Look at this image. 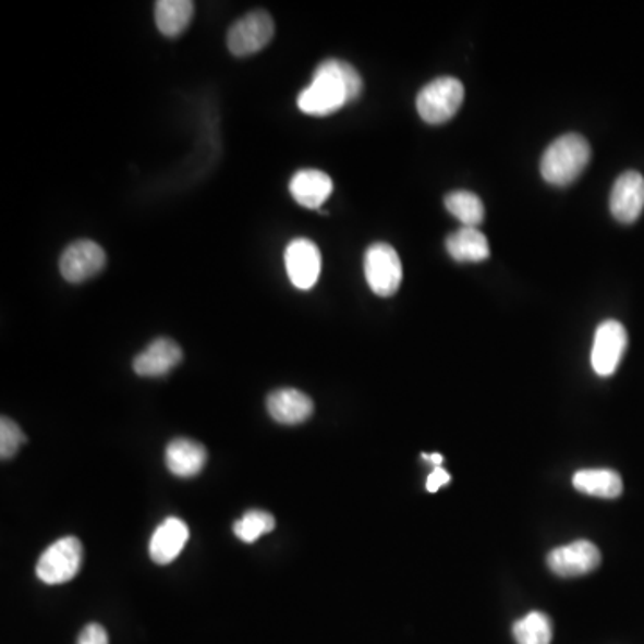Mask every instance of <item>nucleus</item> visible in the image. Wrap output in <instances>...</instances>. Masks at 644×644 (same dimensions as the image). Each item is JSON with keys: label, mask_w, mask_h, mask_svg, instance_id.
I'll use <instances>...</instances> for the list:
<instances>
[{"label": "nucleus", "mask_w": 644, "mask_h": 644, "mask_svg": "<svg viewBox=\"0 0 644 644\" xmlns=\"http://www.w3.org/2000/svg\"><path fill=\"white\" fill-rule=\"evenodd\" d=\"M364 81L355 66L340 60H326L317 66L314 80L297 97V108L312 117L331 116L359 99Z\"/></svg>", "instance_id": "nucleus-1"}, {"label": "nucleus", "mask_w": 644, "mask_h": 644, "mask_svg": "<svg viewBox=\"0 0 644 644\" xmlns=\"http://www.w3.org/2000/svg\"><path fill=\"white\" fill-rule=\"evenodd\" d=\"M591 160V145L584 136L570 133L548 145L540 160V174L546 183L568 186L579 180Z\"/></svg>", "instance_id": "nucleus-2"}, {"label": "nucleus", "mask_w": 644, "mask_h": 644, "mask_svg": "<svg viewBox=\"0 0 644 644\" xmlns=\"http://www.w3.org/2000/svg\"><path fill=\"white\" fill-rule=\"evenodd\" d=\"M464 94V85L457 77H437L420 92L417 113L428 124H445L459 113Z\"/></svg>", "instance_id": "nucleus-3"}, {"label": "nucleus", "mask_w": 644, "mask_h": 644, "mask_svg": "<svg viewBox=\"0 0 644 644\" xmlns=\"http://www.w3.org/2000/svg\"><path fill=\"white\" fill-rule=\"evenodd\" d=\"M364 272L367 285L376 295H394L403 280V265L398 251L384 242L370 245L369 250L365 251Z\"/></svg>", "instance_id": "nucleus-4"}, {"label": "nucleus", "mask_w": 644, "mask_h": 644, "mask_svg": "<svg viewBox=\"0 0 644 644\" xmlns=\"http://www.w3.org/2000/svg\"><path fill=\"white\" fill-rule=\"evenodd\" d=\"M83 564V545L77 537H61L41 554L36 574L49 585L66 584L80 573Z\"/></svg>", "instance_id": "nucleus-5"}, {"label": "nucleus", "mask_w": 644, "mask_h": 644, "mask_svg": "<svg viewBox=\"0 0 644 644\" xmlns=\"http://www.w3.org/2000/svg\"><path fill=\"white\" fill-rule=\"evenodd\" d=\"M272 36H275L272 16L267 11L256 10L251 11L231 25L226 41H228L231 54L245 58V56L256 54L269 46Z\"/></svg>", "instance_id": "nucleus-6"}, {"label": "nucleus", "mask_w": 644, "mask_h": 644, "mask_svg": "<svg viewBox=\"0 0 644 644\" xmlns=\"http://www.w3.org/2000/svg\"><path fill=\"white\" fill-rule=\"evenodd\" d=\"M629 345V335L618 320H604L596 328L595 342L591 351V364L602 378L612 376Z\"/></svg>", "instance_id": "nucleus-7"}, {"label": "nucleus", "mask_w": 644, "mask_h": 644, "mask_svg": "<svg viewBox=\"0 0 644 644\" xmlns=\"http://www.w3.org/2000/svg\"><path fill=\"white\" fill-rule=\"evenodd\" d=\"M106 267V253L94 240H77L60 258V272L69 283H83Z\"/></svg>", "instance_id": "nucleus-8"}, {"label": "nucleus", "mask_w": 644, "mask_h": 644, "mask_svg": "<svg viewBox=\"0 0 644 644\" xmlns=\"http://www.w3.org/2000/svg\"><path fill=\"white\" fill-rule=\"evenodd\" d=\"M285 267L295 289L311 290L319 280L323 267L319 247L308 239L292 240L285 251Z\"/></svg>", "instance_id": "nucleus-9"}, {"label": "nucleus", "mask_w": 644, "mask_h": 644, "mask_svg": "<svg viewBox=\"0 0 644 644\" xmlns=\"http://www.w3.org/2000/svg\"><path fill=\"white\" fill-rule=\"evenodd\" d=\"M602 562V554L590 540H574L571 545L555 548L548 555L549 570L562 579L580 576L595 571Z\"/></svg>", "instance_id": "nucleus-10"}, {"label": "nucleus", "mask_w": 644, "mask_h": 644, "mask_svg": "<svg viewBox=\"0 0 644 644\" xmlns=\"http://www.w3.org/2000/svg\"><path fill=\"white\" fill-rule=\"evenodd\" d=\"M610 214L621 224H632L644 210V178L635 170H629L616 180L610 192Z\"/></svg>", "instance_id": "nucleus-11"}, {"label": "nucleus", "mask_w": 644, "mask_h": 644, "mask_svg": "<svg viewBox=\"0 0 644 644\" xmlns=\"http://www.w3.org/2000/svg\"><path fill=\"white\" fill-rule=\"evenodd\" d=\"M183 360V351L174 340L160 337L155 342H150L141 355L133 360V370L136 375L145 378H158V376L169 375L175 365H180Z\"/></svg>", "instance_id": "nucleus-12"}, {"label": "nucleus", "mask_w": 644, "mask_h": 644, "mask_svg": "<svg viewBox=\"0 0 644 644\" xmlns=\"http://www.w3.org/2000/svg\"><path fill=\"white\" fill-rule=\"evenodd\" d=\"M333 192L330 175L317 169H303L290 180V194L297 205L311 210H320Z\"/></svg>", "instance_id": "nucleus-13"}, {"label": "nucleus", "mask_w": 644, "mask_h": 644, "mask_svg": "<svg viewBox=\"0 0 644 644\" xmlns=\"http://www.w3.org/2000/svg\"><path fill=\"white\" fill-rule=\"evenodd\" d=\"M267 410L280 425H301L314 414V401L301 390L280 389L267 398Z\"/></svg>", "instance_id": "nucleus-14"}, {"label": "nucleus", "mask_w": 644, "mask_h": 644, "mask_svg": "<svg viewBox=\"0 0 644 644\" xmlns=\"http://www.w3.org/2000/svg\"><path fill=\"white\" fill-rule=\"evenodd\" d=\"M189 537H191V532H189L185 521L169 518L156 528L155 535L150 539V559L155 560L156 564H170L172 560L180 557Z\"/></svg>", "instance_id": "nucleus-15"}, {"label": "nucleus", "mask_w": 644, "mask_h": 644, "mask_svg": "<svg viewBox=\"0 0 644 644\" xmlns=\"http://www.w3.org/2000/svg\"><path fill=\"white\" fill-rule=\"evenodd\" d=\"M208 460L205 446L191 439H174L167 446L166 462L170 473L181 478L199 475Z\"/></svg>", "instance_id": "nucleus-16"}, {"label": "nucleus", "mask_w": 644, "mask_h": 644, "mask_svg": "<svg viewBox=\"0 0 644 644\" xmlns=\"http://www.w3.org/2000/svg\"><path fill=\"white\" fill-rule=\"evenodd\" d=\"M446 250L459 264H478L490 256L489 242L478 228H460L446 239Z\"/></svg>", "instance_id": "nucleus-17"}, {"label": "nucleus", "mask_w": 644, "mask_h": 644, "mask_svg": "<svg viewBox=\"0 0 644 644\" xmlns=\"http://www.w3.org/2000/svg\"><path fill=\"white\" fill-rule=\"evenodd\" d=\"M194 11L191 0H158L155 4L156 27L161 35L175 38L191 25Z\"/></svg>", "instance_id": "nucleus-18"}, {"label": "nucleus", "mask_w": 644, "mask_h": 644, "mask_svg": "<svg viewBox=\"0 0 644 644\" xmlns=\"http://www.w3.org/2000/svg\"><path fill=\"white\" fill-rule=\"evenodd\" d=\"M574 489L582 495L612 500L623 493V479L610 470H584L573 476Z\"/></svg>", "instance_id": "nucleus-19"}, {"label": "nucleus", "mask_w": 644, "mask_h": 644, "mask_svg": "<svg viewBox=\"0 0 644 644\" xmlns=\"http://www.w3.org/2000/svg\"><path fill=\"white\" fill-rule=\"evenodd\" d=\"M445 205L454 219H459L464 224V228H478L479 222L484 220V203L473 192H451L446 195Z\"/></svg>", "instance_id": "nucleus-20"}, {"label": "nucleus", "mask_w": 644, "mask_h": 644, "mask_svg": "<svg viewBox=\"0 0 644 644\" xmlns=\"http://www.w3.org/2000/svg\"><path fill=\"white\" fill-rule=\"evenodd\" d=\"M512 634L518 644H549L554 637V629L548 616L543 612H530L525 618L515 621Z\"/></svg>", "instance_id": "nucleus-21"}, {"label": "nucleus", "mask_w": 644, "mask_h": 644, "mask_svg": "<svg viewBox=\"0 0 644 644\" xmlns=\"http://www.w3.org/2000/svg\"><path fill=\"white\" fill-rule=\"evenodd\" d=\"M276 526L275 515L265 510H250L242 515V520L235 521L233 532L244 543H256L258 537L269 534Z\"/></svg>", "instance_id": "nucleus-22"}, {"label": "nucleus", "mask_w": 644, "mask_h": 644, "mask_svg": "<svg viewBox=\"0 0 644 644\" xmlns=\"http://www.w3.org/2000/svg\"><path fill=\"white\" fill-rule=\"evenodd\" d=\"M24 442V432L19 428L15 421L4 415L0 420V457H2V460L13 459Z\"/></svg>", "instance_id": "nucleus-23"}, {"label": "nucleus", "mask_w": 644, "mask_h": 644, "mask_svg": "<svg viewBox=\"0 0 644 644\" xmlns=\"http://www.w3.org/2000/svg\"><path fill=\"white\" fill-rule=\"evenodd\" d=\"M77 644H110V637H108V632H106L102 624L90 623L81 630Z\"/></svg>", "instance_id": "nucleus-24"}, {"label": "nucleus", "mask_w": 644, "mask_h": 644, "mask_svg": "<svg viewBox=\"0 0 644 644\" xmlns=\"http://www.w3.org/2000/svg\"><path fill=\"white\" fill-rule=\"evenodd\" d=\"M450 482L451 476L442 467H435L434 473L426 479V489H428V493H437L440 487H445Z\"/></svg>", "instance_id": "nucleus-25"}, {"label": "nucleus", "mask_w": 644, "mask_h": 644, "mask_svg": "<svg viewBox=\"0 0 644 644\" xmlns=\"http://www.w3.org/2000/svg\"><path fill=\"white\" fill-rule=\"evenodd\" d=\"M423 459L429 460V462H434L435 467H440V464H442V454H439V453H434V454L423 453Z\"/></svg>", "instance_id": "nucleus-26"}]
</instances>
